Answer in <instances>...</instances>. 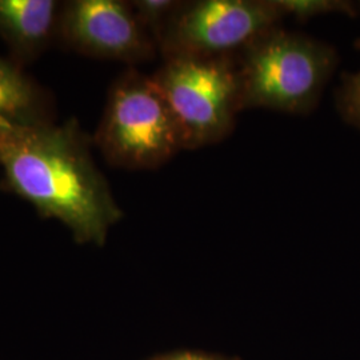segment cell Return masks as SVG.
<instances>
[{"label":"cell","mask_w":360,"mask_h":360,"mask_svg":"<svg viewBox=\"0 0 360 360\" xmlns=\"http://www.w3.org/2000/svg\"><path fill=\"white\" fill-rule=\"evenodd\" d=\"M3 184L44 218L58 219L77 242L103 245L122 210L91 155L90 138L65 124L19 123L0 116Z\"/></svg>","instance_id":"obj_1"},{"label":"cell","mask_w":360,"mask_h":360,"mask_svg":"<svg viewBox=\"0 0 360 360\" xmlns=\"http://www.w3.org/2000/svg\"><path fill=\"white\" fill-rule=\"evenodd\" d=\"M242 108L312 112L339 65L335 47L302 32L274 27L236 56Z\"/></svg>","instance_id":"obj_2"},{"label":"cell","mask_w":360,"mask_h":360,"mask_svg":"<svg viewBox=\"0 0 360 360\" xmlns=\"http://www.w3.org/2000/svg\"><path fill=\"white\" fill-rule=\"evenodd\" d=\"M95 146L114 167L154 169L184 150L178 122L153 77L134 67L108 92Z\"/></svg>","instance_id":"obj_3"},{"label":"cell","mask_w":360,"mask_h":360,"mask_svg":"<svg viewBox=\"0 0 360 360\" xmlns=\"http://www.w3.org/2000/svg\"><path fill=\"white\" fill-rule=\"evenodd\" d=\"M151 77L178 122L184 150L230 136L243 111L235 56L168 58Z\"/></svg>","instance_id":"obj_4"},{"label":"cell","mask_w":360,"mask_h":360,"mask_svg":"<svg viewBox=\"0 0 360 360\" xmlns=\"http://www.w3.org/2000/svg\"><path fill=\"white\" fill-rule=\"evenodd\" d=\"M283 19L275 0L179 1L158 39V52L162 59L236 56Z\"/></svg>","instance_id":"obj_5"},{"label":"cell","mask_w":360,"mask_h":360,"mask_svg":"<svg viewBox=\"0 0 360 360\" xmlns=\"http://www.w3.org/2000/svg\"><path fill=\"white\" fill-rule=\"evenodd\" d=\"M58 38L82 55L129 65L153 60L159 53L129 1L72 0L62 6Z\"/></svg>","instance_id":"obj_6"},{"label":"cell","mask_w":360,"mask_h":360,"mask_svg":"<svg viewBox=\"0 0 360 360\" xmlns=\"http://www.w3.org/2000/svg\"><path fill=\"white\" fill-rule=\"evenodd\" d=\"M60 10L53 0H0V37L15 63L35 60L58 38Z\"/></svg>","instance_id":"obj_7"},{"label":"cell","mask_w":360,"mask_h":360,"mask_svg":"<svg viewBox=\"0 0 360 360\" xmlns=\"http://www.w3.org/2000/svg\"><path fill=\"white\" fill-rule=\"evenodd\" d=\"M0 116L19 123L53 122L51 95L13 59L0 58Z\"/></svg>","instance_id":"obj_8"},{"label":"cell","mask_w":360,"mask_h":360,"mask_svg":"<svg viewBox=\"0 0 360 360\" xmlns=\"http://www.w3.org/2000/svg\"><path fill=\"white\" fill-rule=\"evenodd\" d=\"M285 16H292L297 22H306L326 13H346L351 18L358 15V6L346 0H275Z\"/></svg>","instance_id":"obj_9"},{"label":"cell","mask_w":360,"mask_h":360,"mask_svg":"<svg viewBox=\"0 0 360 360\" xmlns=\"http://www.w3.org/2000/svg\"><path fill=\"white\" fill-rule=\"evenodd\" d=\"M178 0H135L129 6L143 28L153 38L155 44L160 37L168 18L178 7ZM158 47V46H156Z\"/></svg>","instance_id":"obj_10"},{"label":"cell","mask_w":360,"mask_h":360,"mask_svg":"<svg viewBox=\"0 0 360 360\" xmlns=\"http://www.w3.org/2000/svg\"><path fill=\"white\" fill-rule=\"evenodd\" d=\"M336 108L346 123L360 131V71L345 74L335 92Z\"/></svg>","instance_id":"obj_11"},{"label":"cell","mask_w":360,"mask_h":360,"mask_svg":"<svg viewBox=\"0 0 360 360\" xmlns=\"http://www.w3.org/2000/svg\"><path fill=\"white\" fill-rule=\"evenodd\" d=\"M175 360H208V359H200V358H188V356H184V358H178Z\"/></svg>","instance_id":"obj_12"}]
</instances>
